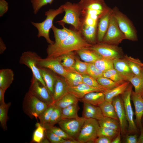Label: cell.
I'll return each instance as SVG.
<instances>
[{"instance_id":"1","label":"cell","mask_w":143,"mask_h":143,"mask_svg":"<svg viewBox=\"0 0 143 143\" xmlns=\"http://www.w3.org/2000/svg\"><path fill=\"white\" fill-rule=\"evenodd\" d=\"M92 45L84 39L79 31L73 30L72 33L63 41L48 45L46 50V58H56L68 52L89 48Z\"/></svg>"},{"instance_id":"2","label":"cell","mask_w":143,"mask_h":143,"mask_svg":"<svg viewBox=\"0 0 143 143\" xmlns=\"http://www.w3.org/2000/svg\"><path fill=\"white\" fill-rule=\"evenodd\" d=\"M64 12V10L62 5L57 9H51L46 11L45 15L46 18L43 22L39 23L31 22L32 24L36 27L38 30V37H43L49 44H53L54 42L50 38L49 31L53 25V21L55 18Z\"/></svg>"},{"instance_id":"3","label":"cell","mask_w":143,"mask_h":143,"mask_svg":"<svg viewBox=\"0 0 143 143\" xmlns=\"http://www.w3.org/2000/svg\"><path fill=\"white\" fill-rule=\"evenodd\" d=\"M111 12L120 29L124 34L126 39L137 41V31L131 20L117 7L111 9Z\"/></svg>"},{"instance_id":"4","label":"cell","mask_w":143,"mask_h":143,"mask_svg":"<svg viewBox=\"0 0 143 143\" xmlns=\"http://www.w3.org/2000/svg\"><path fill=\"white\" fill-rule=\"evenodd\" d=\"M48 105L28 91L25 94L23 104L24 112L30 118H38Z\"/></svg>"},{"instance_id":"5","label":"cell","mask_w":143,"mask_h":143,"mask_svg":"<svg viewBox=\"0 0 143 143\" xmlns=\"http://www.w3.org/2000/svg\"><path fill=\"white\" fill-rule=\"evenodd\" d=\"M65 15L62 19L56 22L61 25L64 23L72 25L79 31L80 26L81 8L78 3L67 2L62 5Z\"/></svg>"},{"instance_id":"6","label":"cell","mask_w":143,"mask_h":143,"mask_svg":"<svg viewBox=\"0 0 143 143\" xmlns=\"http://www.w3.org/2000/svg\"><path fill=\"white\" fill-rule=\"evenodd\" d=\"M99 126L98 120L86 119L76 139L80 143H94L97 137V130Z\"/></svg>"},{"instance_id":"7","label":"cell","mask_w":143,"mask_h":143,"mask_svg":"<svg viewBox=\"0 0 143 143\" xmlns=\"http://www.w3.org/2000/svg\"><path fill=\"white\" fill-rule=\"evenodd\" d=\"M89 48L102 57L113 60L124 56L122 49L118 45L101 42L92 44Z\"/></svg>"},{"instance_id":"8","label":"cell","mask_w":143,"mask_h":143,"mask_svg":"<svg viewBox=\"0 0 143 143\" xmlns=\"http://www.w3.org/2000/svg\"><path fill=\"white\" fill-rule=\"evenodd\" d=\"M41 58L35 52L30 51H25L22 53L19 59V62L20 64H24L30 69L33 75L47 88L41 76L37 65L39 60Z\"/></svg>"},{"instance_id":"9","label":"cell","mask_w":143,"mask_h":143,"mask_svg":"<svg viewBox=\"0 0 143 143\" xmlns=\"http://www.w3.org/2000/svg\"><path fill=\"white\" fill-rule=\"evenodd\" d=\"M132 88V85L130 84L126 91L121 95L128 124V131L130 133L135 134L138 133V128L134 120V113L131 103Z\"/></svg>"},{"instance_id":"10","label":"cell","mask_w":143,"mask_h":143,"mask_svg":"<svg viewBox=\"0 0 143 143\" xmlns=\"http://www.w3.org/2000/svg\"><path fill=\"white\" fill-rule=\"evenodd\" d=\"M124 39L125 35L112 13L108 28L102 42L118 45Z\"/></svg>"},{"instance_id":"11","label":"cell","mask_w":143,"mask_h":143,"mask_svg":"<svg viewBox=\"0 0 143 143\" xmlns=\"http://www.w3.org/2000/svg\"><path fill=\"white\" fill-rule=\"evenodd\" d=\"M86 119L83 117L79 116L73 118L62 119L58 124L69 136L76 139Z\"/></svg>"},{"instance_id":"12","label":"cell","mask_w":143,"mask_h":143,"mask_svg":"<svg viewBox=\"0 0 143 143\" xmlns=\"http://www.w3.org/2000/svg\"><path fill=\"white\" fill-rule=\"evenodd\" d=\"M28 91L48 105L54 103L52 97L47 88L33 75Z\"/></svg>"},{"instance_id":"13","label":"cell","mask_w":143,"mask_h":143,"mask_svg":"<svg viewBox=\"0 0 143 143\" xmlns=\"http://www.w3.org/2000/svg\"><path fill=\"white\" fill-rule=\"evenodd\" d=\"M38 66L47 68L55 73L64 77L69 72L62 65L58 58L39 59Z\"/></svg>"},{"instance_id":"14","label":"cell","mask_w":143,"mask_h":143,"mask_svg":"<svg viewBox=\"0 0 143 143\" xmlns=\"http://www.w3.org/2000/svg\"><path fill=\"white\" fill-rule=\"evenodd\" d=\"M112 101L119 123L120 133L123 135L127 131V129L128 127V124L123 100L119 95L114 97Z\"/></svg>"},{"instance_id":"15","label":"cell","mask_w":143,"mask_h":143,"mask_svg":"<svg viewBox=\"0 0 143 143\" xmlns=\"http://www.w3.org/2000/svg\"><path fill=\"white\" fill-rule=\"evenodd\" d=\"M131 99L135 107L136 125L140 130L143 127L142 119L143 116V99L140 94L133 91L132 92Z\"/></svg>"},{"instance_id":"16","label":"cell","mask_w":143,"mask_h":143,"mask_svg":"<svg viewBox=\"0 0 143 143\" xmlns=\"http://www.w3.org/2000/svg\"><path fill=\"white\" fill-rule=\"evenodd\" d=\"M105 90L91 87L84 83L77 86L68 87V92L73 95L79 100L90 92L100 91L104 92Z\"/></svg>"},{"instance_id":"17","label":"cell","mask_w":143,"mask_h":143,"mask_svg":"<svg viewBox=\"0 0 143 143\" xmlns=\"http://www.w3.org/2000/svg\"><path fill=\"white\" fill-rule=\"evenodd\" d=\"M68 87L65 78L56 74L52 96L54 103L68 93Z\"/></svg>"},{"instance_id":"18","label":"cell","mask_w":143,"mask_h":143,"mask_svg":"<svg viewBox=\"0 0 143 143\" xmlns=\"http://www.w3.org/2000/svg\"><path fill=\"white\" fill-rule=\"evenodd\" d=\"M111 14V9L104 14L100 19L97 28V43L102 42L108 28Z\"/></svg>"},{"instance_id":"19","label":"cell","mask_w":143,"mask_h":143,"mask_svg":"<svg viewBox=\"0 0 143 143\" xmlns=\"http://www.w3.org/2000/svg\"><path fill=\"white\" fill-rule=\"evenodd\" d=\"M38 67L46 87L52 97L56 74L47 68L38 66Z\"/></svg>"},{"instance_id":"20","label":"cell","mask_w":143,"mask_h":143,"mask_svg":"<svg viewBox=\"0 0 143 143\" xmlns=\"http://www.w3.org/2000/svg\"><path fill=\"white\" fill-rule=\"evenodd\" d=\"M80 100L83 103L98 106L105 101L104 93L100 91L90 92Z\"/></svg>"},{"instance_id":"21","label":"cell","mask_w":143,"mask_h":143,"mask_svg":"<svg viewBox=\"0 0 143 143\" xmlns=\"http://www.w3.org/2000/svg\"><path fill=\"white\" fill-rule=\"evenodd\" d=\"M130 84V82L126 81L118 86L111 89L105 90L103 93L105 100L112 101L113 99L123 93Z\"/></svg>"},{"instance_id":"22","label":"cell","mask_w":143,"mask_h":143,"mask_svg":"<svg viewBox=\"0 0 143 143\" xmlns=\"http://www.w3.org/2000/svg\"><path fill=\"white\" fill-rule=\"evenodd\" d=\"M14 74L11 69L7 68L0 70V88L6 90L12 83Z\"/></svg>"},{"instance_id":"23","label":"cell","mask_w":143,"mask_h":143,"mask_svg":"<svg viewBox=\"0 0 143 143\" xmlns=\"http://www.w3.org/2000/svg\"><path fill=\"white\" fill-rule=\"evenodd\" d=\"M75 52L82 60L88 63L94 62L102 57L97 52L89 48H83Z\"/></svg>"},{"instance_id":"24","label":"cell","mask_w":143,"mask_h":143,"mask_svg":"<svg viewBox=\"0 0 143 143\" xmlns=\"http://www.w3.org/2000/svg\"><path fill=\"white\" fill-rule=\"evenodd\" d=\"M114 68L126 77L133 74L126 59L123 57L113 60Z\"/></svg>"},{"instance_id":"25","label":"cell","mask_w":143,"mask_h":143,"mask_svg":"<svg viewBox=\"0 0 143 143\" xmlns=\"http://www.w3.org/2000/svg\"><path fill=\"white\" fill-rule=\"evenodd\" d=\"M74 51L64 54L58 58L63 66L69 72H76L74 69L75 61Z\"/></svg>"},{"instance_id":"26","label":"cell","mask_w":143,"mask_h":143,"mask_svg":"<svg viewBox=\"0 0 143 143\" xmlns=\"http://www.w3.org/2000/svg\"><path fill=\"white\" fill-rule=\"evenodd\" d=\"M124 57L127 61L133 74L138 75H143V63L139 59L127 55H124Z\"/></svg>"},{"instance_id":"27","label":"cell","mask_w":143,"mask_h":143,"mask_svg":"<svg viewBox=\"0 0 143 143\" xmlns=\"http://www.w3.org/2000/svg\"><path fill=\"white\" fill-rule=\"evenodd\" d=\"M64 78L69 87H74L83 83L82 74L76 72H68Z\"/></svg>"},{"instance_id":"28","label":"cell","mask_w":143,"mask_h":143,"mask_svg":"<svg viewBox=\"0 0 143 143\" xmlns=\"http://www.w3.org/2000/svg\"><path fill=\"white\" fill-rule=\"evenodd\" d=\"M79 99L68 93L54 102L55 106L62 109L71 105L78 102Z\"/></svg>"},{"instance_id":"29","label":"cell","mask_w":143,"mask_h":143,"mask_svg":"<svg viewBox=\"0 0 143 143\" xmlns=\"http://www.w3.org/2000/svg\"><path fill=\"white\" fill-rule=\"evenodd\" d=\"M61 25L62 26V29L58 28L53 25L51 28L54 35L55 43H58L63 41L73 31L65 27L63 24Z\"/></svg>"},{"instance_id":"30","label":"cell","mask_w":143,"mask_h":143,"mask_svg":"<svg viewBox=\"0 0 143 143\" xmlns=\"http://www.w3.org/2000/svg\"><path fill=\"white\" fill-rule=\"evenodd\" d=\"M99 106L104 116L118 120L112 101L105 100Z\"/></svg>"},{"instance_id":"31","label":"cell","mask_w":143,"mask_h":143,"mask_svg":"<svg viewBox=\"0 0 143 143\" xmlns=\"http://www.w3.org/2000/svg\"><path fill=\"white\" fill-rule=\"evenodd\" d=\"M80 109L78 102L71 105L62 109V119L77 118Z\"/></svg>"},{"instance_id":"32","label":"cell","mask_w":143,"mask_h":143,"mask_svg":"<svg viewBox=\"0 0 143 143\" xmlns=\"http://www.w3.org/2000/svg\"><path fill=\"white\" fill-rule=\"evenodd\" d=\"M127 81L130 82L134 86L135 92L141 94L143 88V75L132 74L126 77Z\"/></svg>"},{"instance_id":"33","label":"cell","mask_w":143,"mask_h":143,"mask_svg":"<svg viewBox=\"0 0 143 143\" xmlns=\"http://www.w3.org/2000/svg\"><path fill=\"white\" fill-rule=\"evenodd\" d=\"M99 126L120 131V126L119 121L116 119L104 116L98 120Z\"/></svg>"},{"instance_id":"34","label":"cell","mask_w":143,"mask_h":143,"mask_svg":"<svg viewBox=\"0 0 143 143\" xmlns=\"http://www.w3.org/2000/svg\"><path fill=\"white\" fill-rule=\"evenodd\" d=\"M55 106L54 103L48 105L39 116V123L43 126L49 124L51 115Z\"/></svg>"},{"instance_id":"35","label":"cell","mask_w":143,"mask_h":143,"mask_svg":"<svg viewBox=\"0 0 143 143\" xmlns=\"http://www.w3.org/2000/svg\"><path fill=\"white\" fill-rule=\"evenodd\" d=\"M103 77L119 83H123L127 81L126 77L120 73L114 68L103 73Z\"/></svg>"},{"instance_id":"36","label":"cell","mask_w":143,"mask_h":143,"mask_svg":"<svg viewBox=\"0 0 143 143\" xmlns=\"http://www.w3.org/2000/svg\"><path fill=\"white\" fill-rule=\"evenodd\" d=\"M96 67L103 73L114 68L113 60L102 57L94 62Z\"/></svg>"},{"instance_id":"37","label":"cell","mask_w":143,"mask_h":143,"mask_svg":"<svg viewBox=\"0 0 143 143\" xmlns=\"http://www.w3.org/2000/svg\"><path fill=\"white\" fill-rule=\"evenodd\" d=\"M35 127L36 128L33 133L31 142L40 143L45 137V131L46 129L39 123H36Z\"/></svg>"},{"instance_id":"38","label":"cell","mask_w":143,"mask_h":143,"mask_svg":"<svg viewBox=\"0 0 143 143\" xmlns=\"http://www.w3.org/2000/svg\"><path fill=\"white\" fill-rule=\"evenodd\" d=\"M11 104V102H9L0 105V122L2 128L4 131L7 129L8 113Z\"/></svg>"},{"instance_id":"39","label":"cell","mask_w":143,"mask_h":143,"mask_svg":"<svg viewBox=\"0 0 143 143\" xmlns=\"http://www.w3.org/2000/svg\"><path fill=\"white\" fill-rule=\"evenodd\" d=\"M120 131L99 126L97 130V137L105 136L108 137L112 140L118 135Z\"/></svg>"},{"instance_id":"40","label":"cell","mask_w":143,"mask_h":143,"mask_svg":"<svg viewBox=\"0 0 143 143\" xmlns=\"http://www.w3.org/2000/svg\"><path fill=\"white\" fill-rule=\"evenodd\" d=\"M97 80L100 85L107 89H112L123 83L114 81L109 78L104 77H101Z\"/></svg>"},{"instance_id":"41","label":"cell","mask_w":143,"mask_h":143,"mask_svg":"<svg viewBox=\"0 0 143 143\" xmlns=\"http://www.w3.org/2000/svg\"><path fill=\"white\" fill-rule=\"evenodd\" d=\"M83 83L94 87L99 88L102 90L107 89L100 85L97 79L88 74H83Z\"/></svg>"},{"instance_id":"42","label":"cell","mask_w":143,"mask_h":143,"mask_svg":"<svg viewBox=\"0 0 143 143\" xmlns=\"http://www.w3.org/2000/svg\"><path fill=\"white\" fill-rule=\"evenodd\" d=\"M44 127L46 129L50 130L57 136L65 140L74 138L69 136L61 128L51 126L49 124Z\"/></svg>"},{"instance_id":"43","label":"cell","mask_w":143,"mask_h":143,"mask_svg":"<svg viewBox=\"0 0 143 143\" xmlns=\"http://www.w3.org/2000/svg\"><path fill=\"white\" fill-rule=\"evenodd\" d=\"M61 117L62 109L56 106L51 115L49 124L54 126L62 119Z\"/></svg>"},{"instance_id":"44","label":"cell","mask_w":143,"mask_h":143,"mask_svg":"<svg viewBox=\"0 0 143 143\" xmlns=\"http://www.w3.org/2000/svg\"><path fill=\"white\" fill-rule=\"evenodd\" d=\"M89 63L83 62L78 58L75 57V61L74 66L75 70L82 74H87V70Z\"/></svg>"},{"instance_id":"45","label":"cell","mask_w":143,"mask_h":143,"mask_svg":"<svg viewBox=\"0 0 143 143\" xmlns=\"http://www.w3.org/2000/svg\"><path fill=\"white\" fill-rule=\"evenodd\" d=\"M87 73V74L96 79L103 77V72L98 69L93 62L89 63Z\"/></svg>"},{"instance_id":"46","label":"cell","mask_w":143,"mask_h":143,"mask_svg":"<svg viewBox=\"0 0 143 143\" xmlns=\"http://www.w3.org/2000/svg\"><path fill=\"white\" fill-rule=\"evenodd\" d=\"M53 0H31V2L34 14L37 13L40 9L43 6L49 4H51Z\"/></svg>"},{"instance_id":"47","label":"cell","mask_w":143,"mask_h":143,"mask_svg":"<svg viewBox=\"0 0 143 143\" xmlns=\"http://www.w3.org/2000/svg\"><path fill=\"white\" fill-rule=\"evenodd\" d=\"M83 103V108L86 109L97 115L99 118V120L104 116L99 106H96L86 103Z\"/></svg>"},{"instance_id":"48","label":"cell","mask_w":143,"mask_h":143,"mask_svg":"<svg viewBox=\"0 0 143 143\" xmlns=\"http://www.w3.org/2000/svg\"><path fill=\"white\" fill-rule=\"evenodd\" d=\"M45 135L46 137L51 143H63L65 140L49 129H46L45 130Z\"/></svg>"},{"instance_id":"49","label":"cell","mask_w":143,"mask_h":143,"mask_svg":"<svg viewBox=\"0 0 143 143\" xmlns=\"http://www.w3.org/2000/svg\"><path fill=\"white\" fill-rule=\"evenodd\" d=\"M8 10V3L5 0H0V17L3 16Z\"/></svg>"},{"instance_id":"50","label":"cell","mask_w":143,"mask_h":143,"mask_svg":"<svg viewBox=\"0 0 143 143\" xmlns=\"http://www.w3.org/2000/svg\"><path fill=\"white\" fill-rule=\"evenodd\" d=\"M82 117L86 119L93 118L98 120H99V118L97 115L84 108H83Z\"/></svg>"},{"instance_id":"51","label":"cell","mask_w":143,"mask_h":143,"mask_svg":"<svg viewBox=\"0 0 143 143\" xmlns=\"http://www.w3.org/2000/svg\"><path fill=\"white\" fill-rule=\"evenodd\" d=\"M112 140L105 136H101L97 137L95 140V143H111Z\"/></svg>"},{"instance_id":"52","label":"cell","mask_w":143,"mask_h":143,"mask_svg":"<svg viewBox=\"0 0 143 143\" xmlns=\"http://www.w3.org/2000/svg\"><path fill=\"white\" fill-rule=\"evenodd\" d=\"M137 134L133 135H127L125 139V143H137L138 138Z\"/></svg>"},{"instance_id":"53","label":"cell","mask_w":143,"mask_h":143,"mask_svg":"<svg viewBox=\"0 0 143 143\" xmlns=\"http://www.w3.org/2000/svg\"><path fill=\"white\" fill-rule=\"evenodd\" d=\"M6 90L0 88V105L5 103L4 101V95Z\"/></svg>"},{"instance_id":"54","label":"cell","mask_w":143,"mask_h":143,"mask_svg":"<svg viewBox=\"0 0 143 143\" xmlns=\"http://www.w3.org/2000/svg\"><path fill=\"white\" fill-rule=\"evenodd\" d=\"M6 48L5 44L1 37L0 38V54L3 53Z\"/></svg>"},{"instance_id":"55","label":"cell","mask_w":143,"mask_h":143,"mask_svg":"<svg viewBox=\"0 0 143 143\" xmlns=\"http://www.w3.org/2000/svg\"><path fill=\"white\" fill-rule=\"evenodd\" d=\"M120 132V131L118 135L112 140L111 143H120L121 142Z\"/></svg>"},{"instance_id":"56","label":"cell","mask_w":143,"mask_h":143,"mask_svg":"<svg viewBox=\"0 0 143 143\" xmlns=\"http://www.w3.org/2000/svg\"><path fill=\"white\" fill-rule=\"evenodd\" d=\"M140 130V134L138 138L137 143H143V126Z\"/></svg>"},{"instance_id":"57","label":"cell","mask_w":143,"mask_h":143,"mask_svg":"<svg viewBox=\"0 0 143 143\" xmlns=\"http://www.w3.org/2000/svg\"><path fill=\"white\" fill-rule=\"evenodd\" d=\"M63 143H80V142L76 139L72 138L65 140Z\"/></svg>"},{"instance_id":"58","label":"cell","mask_w":143,"mask_h":143,"mask_svg":"<svg viewBox=\"0 0 143 143\" xmlns=\"http://www.w3.org/2000/svg\"><path fill=\"white\" fill-rule=\"evenodd\" d=\"M50 141L46 137V138H44L42 140L41 143H50Z\"/></svg>"},{"instance_id":"59","label":"cell","mask_w":143,"mask_h":143,"mask_svg":"<svg viewBox=\"0 0 143 143\" xmlns=\"http://www.w3.org/2000/svg\"><path fill=\"white\" fill-rule=\"evenodd\" d=\"M140 95L142 99H143V88L141 93Z\"/></svg>"},{"instance_id":"60","label":"cell","mask_w":143,"mask_h":143,"mask_svg":"<svg viewBox=\"0 0 143 143\" xmlns=\"http://www.w3.org/2000/svg\"><path fill=\"white\" fill-rule=\"evenodd\" d=\"M142 126H143V116L142 117Z\"/></svg>"},{"instance_id":"61","label":"cell","mask_w":143,"mask_h":143,"mask_svg":"<svg viewBox=\"0 0 143 143\" xmlns=\"http://www.w3.org/2000/svg\"><path fill=\"white\" fill-rule=\"evenodd\" d=\"M142 66H143V63L142 64Z\"/></svg>"},{"instance_id":"62","label":"cell","mask_w":143,"mask_h":143,"mask_svg":"<svg viewBox=\"0 0 143 143\" xmlns=\"http://www.w3.org/2000/svg\"></svg>"}]
</instances>
